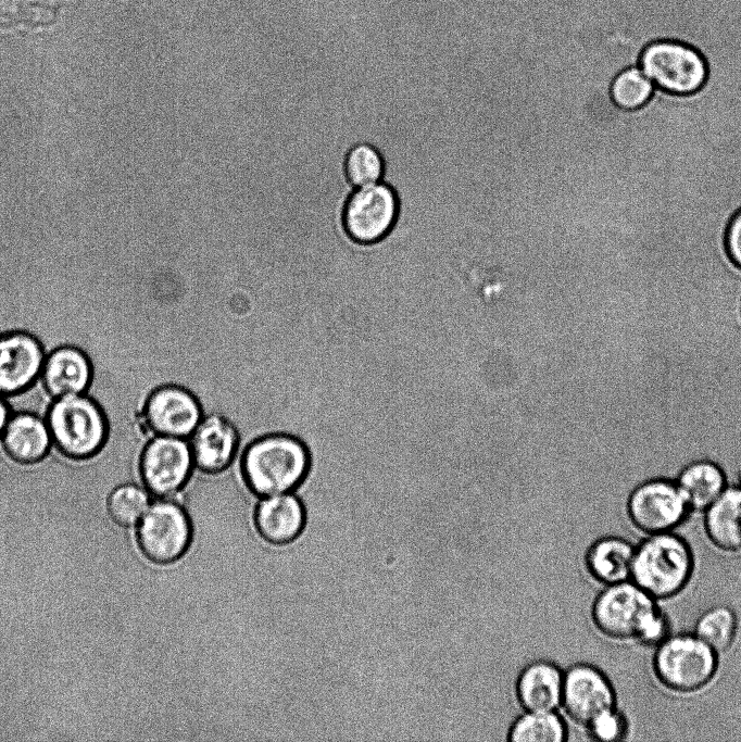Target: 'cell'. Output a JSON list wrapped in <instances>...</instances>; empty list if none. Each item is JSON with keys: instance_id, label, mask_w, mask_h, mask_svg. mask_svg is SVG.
<instances>
[{"instance_id": "3", "label": "cell", "mask_w": 741, "mask_h": 742, "mask_svg": "<svg viewBox=\"0 0 741 742\" xmlns=\"http://www.w3.org/2000/svg\"><path fill=\"white\" fill-rule=\"evenodd\" d=\"M719 653L692 632L668 634L655 646L653 671L668 690L692 693L716 676Z\"/></svg>"}, {"instance_id": "16", "label": "cell", "mask_w": 741, "mask_h": 742, "mask_svg": "<svg viewBox=\"0 0 741 742\" xmlns=\"http://www.w3.org/2000/svg\"><path fill=\"white\" fill-rule=\"evenodd\" d=\"M41 378L46 391L55 399L83 394L91 382V363L80 349L63 345L45 359Z\"/></svg>"}, {"instance_id": "14", "label": "cell", "mask_w": 741, "mask_h": 742, "mask_svg": "<svg viewBox=\"0 0 741 742\" xmlns=\"http://www.w3.org/2000/svg\"><path fill=\"white\" fill-rule=\"evenodd\" d=\"M45 362L37 338L23 331L0 336V394L13 395L29 388Z\"/></svg>"}, {"instance_id": "22", "label": "cell", "mask_w": 741, "mask_h": 742, "mask_svg": "<svg viewBox=\"0 0 741 742\" xmlns=\"http://www.w3.org/2000/svg\"><path fill=\"white\" fill-rule=\"evenodd\" d=\"M693 632L716 652H725L731 647L737 637V615L727 605H714L698 617Z\"/></svg>"}, {"instance_id": "6", "label": "cell", "mask_w": 741, "mask_h": 742, "mask_svg": "<svg viewBox=\"0 0 741 742\" xmlns=\"http://www.w3.org/2000/svg\"><path fill=\"white\" fill-rule=\"evenodd\" d=\"M638 66L655 88L673 95H690L705 83L707 66L693 47L677 40H657L641 52Z\"/></svg>"}, {"instance_id": "4", "label": "cell", "mask_w": 741, "mask_h": 742, "mask_svg": "<svg viewBox=\"0 0 741 742\" xmlns=\"http://www.w3.org/2000/svg\"><path fill=\"white\" fill-rule=\"evenodd\" d=\"M47 424L59 451L73 460L93 456L108 438L103 411L91 398L83 394L56 398L48 411Z\"/></svg>"}, {"instance_id": "12", "label": "cell", "mask_w": 741, "mask_h": 742, "mask_svg": "<svg viewBox=\"0 0 741 742\" xmlns=\"http://www.w3.org/2000/svg\"><path fill=\"white\" fill-rule=\"evenodd\" d=\"M562 705L574 721L587 727L596 716L617 706L615 689L598 667L576 664L564 674Z\"/></svg>"}, {"instance_id": "19", "label": "cell", "mask_w": 741, "mask_h": 742, "mask_svg": "<svg viewBox=\"0 0 741 742\" xmlns=\"http://www.w3.org/2000/svg\"><path fill=\"white\" fill-rule=\"evenodd\" d=\"M701 515L713 545L725 552L741 550V487H726Z\"/></svg>"}, {"instance_id": "24", "label": "cell", "mask_w": 741, "mask_h": 742, "mask_svg": "<svg viewBox=\"0 0 741 742\" xmlns=\"http://www.w3.org/2000/svg\"><path fill=\"white\" fill-rule=\"evenodd\" d=\"M343 171L348 183L360 188L381 181L385 160L380 151L369 142L360 141L347 152Z\"/></svg>"}, {"instance_id": "28", "label": "cell", "mask_w": 741, "mask_h": 742, "mask_svg": "<svg viewBox=\"0 0 741 742\" xmlns=\"http://www.w3.org/2000/svg\"><path fill=\"white\" fill-rule=\"evenodd\" d=\"M669 619L665 612L660 607L645 622L636 642L645 646H656L669 632Z\"/></svg>"}, {"instance_id": "30", "label": "cell", "mask_w": 741, "mask_h": 742, "mask_svg": "<svg viewBox=\"0 0 741 742\" xmlns=\"http://www.w3.org/2000/svg\"><path fill=\"white\" fill-rule=\"evenodd\" d=\"M10 418L9 406L5 401L0 397V435H2L8 420Z\"/></svg>"}, {"instance_id": "5", "label": "cell", "mask_w": 741, "mask_h": 742, "mask_svg": "<svg viewBox=\"0 0 741 742\" xmlns=\"http://www.w3.org/2000/svg\"><path fill=\"white\" fill-rule=\"evenodd\" d=\"M657 602L632 580H626L604 586L592 603L591 616L604 636L636 641L648 619L660 608Z\"/></svg>"}, {"instance_id": "27", "label": "cell", "mask_w": 741, "mask_h": 742, "mask_svg": "<svg viewBox=\"0 0 741 742\" xmlns=\"http://www.w3.org/2000/svg\"><path fill=\"white\" fill-rule=\"evenodd\" d=\"M587 729L592 739L601 742H616L623 740L628 730L625 715L616 707L610 708L596 716Z\"/></svg>"}, {"instance_id": "20", "label": "cell", "mask_w": 741, "mask_h": 742, "mask_svg": "<svg viewBox=\"0 0 741 742\" xmlns=\"http://www.w3.org/2000/svg\"><path fill=\"white\" fill-rule=\"evenodd\" d=\"M635 544L618 536L601 537L589 546L585 564L603 586L631 580Z\"/></svg>"}, {"instance_id": "2", "label": "cell", "mask_w": 741, "mask_h": 742, "mask_svg": "<svg viewBox=\"0 0 741 742\" xmlns=\"http://www.w3.org/2000/svg\"><path fill=\"white\" fill-rule=\"evenodd\" d=\"M693 569L692 549L675 530L645 535L635 545L631 580L657 601L681 592Z\"/></svg>"}, {"instance_id": "17", "label": "cell", "mask_w": 741, "mask_h": 742, "mask_svg": "<svg viewBox=\"0 0 741 742\" xmlns=\"http://www.w3.org/2000/svg\"><path fill=\"white\" fill-rule=\"evenodd\" d=\"M564 674L554 664L535 662L516 682L517 699L526 712H554L562 704Z\"/></svg>"}, {"instance_id": "26", "label": "cell", "mask_w": 741, "mask_h": 742, "mask_svg": "<svg viewBox=\"0 0 741 742\" xmlns=\"http://www.w3.org/2000/svg\"><path fill=\"white\" fill-rule=\"evenodd\" d=\"M149 507V496L142 488L126 483L112 491L108 499V511L118 525L128 527L136 524Z\"/></svg>"}, {"instance_id": "9", "label": "cell", "mask_w": 741, "mask_h": 742, "mask_svg": "<svg viewBox=\"0 0 741 742\" xmlns=\"http://www.w3.org/2000/svg\"><path fill=\"white\" fill-rule=\"evenodd\" d=\"M137 539L141 552L150 561L156 564L173 563L189 548V517L176 502L160 500L150 505L141 517Z\"/></svg>"}, {"instance_id": "11", "label": "cell", "mask_w": 741, "mask_h": 742, "mask_svg": "<svg viewBox=\"0 0 741 742\" xmlns=\"http://www.w3.org/2000/svg\"><path fill=\"white\" fill-rule=\"evenodd\" d=\"M143 417L155 436L188 439L203 417L198 398L179 385H163L147 398Z\"/></svg>"}, {"instance_id": "8", "label": "cell", "mask_w": 741, "mask_h": 742, "mask_svg": "<svg viewBox=\"0 0 741 742\" xmlns=\"http://www.w3.org/2000/svg\"><path fill=\"white\" fill-rule=\"evenodd\" d=\"M691 514L677 483L661 478L639 485L626 504L627 519L645 535L676 530Z\"/></svg>"}, {"instance_id": "7", "label": "cell", "mask_w": 741, "mask_h": 742, "mask_svg": "<svg viewBox=\"0 0 741 742\" xmlns=\"http://www.w3.org/2000/svg\"><path fill=\"white\" fill-rule=\"evenodd\" d=\"M399 214V199L385 181L355 188L343 204L341 223L357 246H370L389 235Z\"/></svg>"}, {"instance_id": "1", "label": "cell", "mask_w": 741, "mask_h": 742, "mask_svg": "<svg viewBox=\"0 0 741 742\" xmlns=\"http://www.w3.org/2000/svg\"><path fill=\"white\" fill-rule=\"evenodd\" d=\"M240 469L246 486L260 498L292 492L311 469V453L298 437L272 432L244 449Z\"/></svg>"}, {"instance_id": "13", "label": "cell", "mask_w": 741, "mask_h": 742, "mask_svg": "<svg viewBox=\"0 0 741 742\" xmlns=\"http://www.w3.org/2000/svg\"><path fill=\"white\" fill-rule=\"evenodd\" d=\"M194 467L205 474L227 469L239 449V431L231 420L217 413L203 415L188 438Z\"/></svg>"}, {"instance_id": "23", "label": "cell", "mask_w": 741, "mask_h": 742, "mask_svg": "<svg viewBox=\"0 0 741 742\" xmlns=\"http://www.w3.org/2000/svg\"><path fill=\"white\" fill-rule=\"evenodd\" d=\"M565 738L564 721L554 712H526L508 731L512 742H562Z\"/></svg>"}, {"instance_id": "15", "label": "cell", "mask_w": 741, "mask_h": 742, "mask_svg": "<svg viewBox=\"0 0 741 742\" xmlns=\"http://www.w3.org/2000/svg\"><path fill=\"white\" fill-rule=\"evenodd\" d=\"M254 523L267 542L286 544L294 540L304 527V506L291 492L263 496L255 507Z\"/></svg>"}, {"instance_id": "18", "label": "cell", "mask_w": 741, "mask_h": 742, "mask_svg": "<svg viewBox=\"0 0 741 742\" xmlns=\"http://www.w3.org/2000/svg\"><path fill=\"white\" fill-rule=\"evenodd\" d=\"M1 436L8 456L20 464L41 461L52 442L47 422L32 413L10 417Z\"/></svg>"}, {"instance_id": "29", "label": "cell", "mask_w": 741, "mask_h": 742, "mask_svg": "<svg viewBox=\"0 0 741 742\" xmlns=\"http://www.w3.org/2000/svg\"><path fill=\"white\" fill-rule=\"evenodd\" d=\"M726 249L733 264L741 268V210L736 213L728 225Z\"/></svg>"}, {"instance_id": "10", "label": "cell", "mask_w": 741, "mask_h": 742, "mask_svg": "<svg viewBox=\"0 0 741 742\" xmlns=\"http://www.w3.org/2000/svg\"><path fill=\"white\" fill-rule=\"evenodd\" d=\"M194 463L187 439L155 436L143 448L139 474L147 490L169 499L187 485Z\"/></svg>"}, {"instance_id": "21", "label": "cell", "mask_w": 741, "mask_h": 742, "mask_svg": "<svg viewBox=\"0 0 741 742\" xmlns=\"http://www.w3.org/2000/svg\"><path fill=\"white\" fill-rule=\"evenodd\" d=\"M676 483L694 512L706 510L727 487L721 469L713 462L704 460L686 466Z\"/></svg>"}, {"instance_id": "25", "label": "cell", "mask_w": 741, "mask_h": 742, "mask_svg": "<svg viewBox=\"0 0 741 742\" xmlns=\"http://www.w3.org/2000/svg\"><path fill=\"white\" fill-rule=\"evenodd\" d=\"M655 90L654 84L639 66H630L619 72L613 79L610 95L613 103L623 110L643 106Z\"/></svg>"}]
</instances>
